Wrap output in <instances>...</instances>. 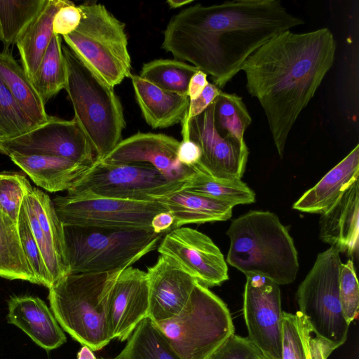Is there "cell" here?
<instances>
[{
  "mask_svg": "<svg viewBox=\"0 0 359 359\" xmlns=\"http://www.w3.org/2000/svg\"><path fill=\"white\" fill-rule=\"evenodd\" d=\"M304 23L278 0L196 4L170 20L161 48L174 59L191 62L222 88L257 48Z\"/></svg>",
  "mask_w": 359,
  "mask_h": 359,
  "instance_id": "obj_1",
  "label": "cell"
},
{
  "mask_svg": "<svg viewBox=\"0 0 359 359\" xmlns=\"http://www.w3.org/2000/svg\"><path fill=\"white\" fill-rule=\"evenodd\" d=\"M336 48L327 27L287 30L261 46L242 67L248 92L264 109L281 158L293 125L333 65Z\"/></svg>",
  "mask_w": 359,
  "mask_h": 359,
  "instance_id": "obj_2",
  "label": "cell"
},
{
  "mask_svg": "<svg viewBox=\"0 0 359 359\" xmlns=\"http://www.w3.org/2000/svg\"><path fill=\"white\" fill-rule=\"evenodd\" d=\"M226 262L247 275L278 285L292 283L299 271L297 251L288 229L269 211L251 210L231 223Z\"/></svg>",
  "mask_w": 359,
  "mask_h": 359,
  "instance_id": "obj_3",
  "label": "cell"
},
{
  "mask_svg": "<svg viewBox=\"0 0 359 359\" xmlns=\"http://www.w3.org/2000/svg\"><path fill=\"white\" fill-rule=\"evenodd\" d=\"M66 65L65 90L73 105L74 119L100 161L121 140L126 123L114 87L100 77L68 46L62 45Z\"/></svg>",
  "mask_w": 359,
  "mask_h": 359,
  "instance_id": "obj_4",
  "label": "cell"
},
{
  "mask_svg": "<svg viewBox=\"0 0 359 359\" xmlns=\"http://www.w3.org/2000/svg\"><path fill=\"white\" fill-rule=\"evenodd\" d=\"M68 274L48 288V300L61 328L93 351L111 340L107 309L113 286L121 272Z\"/></svg>",
  "mask_w": 359,
  "mask_h": 359,
  "instance_id": "obj_5",
  "label": "cell"
},
{
  "mask_svg": "<svg viewBox=\"0 0 359 359\" xmlns=\"http://www.w3.org/2000/svg\"><path fill=\"white\" fill-rule=\"evenodd\" d=\"M69 274L106 273L130 266L157 246L152 230L63 226Z\"/></svg>",
  "mask_w": 359,
  "mask_h": 359,
  "instance_id": "obj_6",
  "label": "cell"
},
{
  "mask_svg": "<svg viewBox=\"0 0 359 359\" xmlns=\"http://www.w3.org/2000/svg\"><path fill=\"white\" fill-rule=\"evenodd\" d=\"M154 323L182 359H207L234 334L225 303L198 282L180 313Z\"/></svg>",
  "mask_w": 359,
  "mask_h": 359,
  "instance_id": "obj_7",
  "label": "cell"
},
{
  "mask_svg": "<svg viewBox=\"0 0 359 359\" xmlns=\"http://www.w3.org/2000/svg\"><path fill=\"white\" fill-rule=\"evenodd\" d=\"M78 7L80 23L62 38L86 64L114 88L132 75L125 24L101 4L86 2Z\"/></svg>",
  "mask_w": 359,
  "mask_h": 359,
  "instance_id": "obj_8",
  "label": "cell"
},
{
  "mask_svg": "<svg viewBox=\"0 0 359 359\" xmlns=\"http://www.w3.org/2000/svg\"><path fill=\"white\" fill-rule=\"evenodd\" d=\"M339 254L332 247L319 253L296 292L299 311L311 332L335 348L345 343L349 328L339 299Z\"/></svg>",
  "mask_w": 359,
  "mask_h": 359,
  "instance_id": "obj_9",
  "label": "cell"
},
{
  "mask_svg": "<svg viewBox=\"0 0 359 359\" xmlns=\"http://www.w3.org/2000/svg\"><path fill=\"white\" fill-rule=\"evenodd\" d=\"M183 184L169 180L149 164H111L95 160L67 195L160 202Z\"/></svg>",
  "mask_w": 359,
  "mask_h": 359,
  "instance_id": "obj_10",
  "label": "cell"
},
{
  "mask_svg": "<svg viewBox=\"0 0 359 359\" xmlns=\"http://www.w3.org/2000/svg\"><path fill=\"white\" fill-rule=\"evenodd\" d=\"M63 226L152 230L151 222L168 211L158 201H135L104 197L57 196L53 200Z\"/></svg>",
  "mask_w": 359,
  "mask_h": 359,
  "instance_id": "obj_11",
  "label": "cell"
},
{
  "mask_svg": "<svg viewBox=\"0 0 359 359\" xmlns=\"http://www.w3.org/2000/svg\"><path fill=\"white\" fill-rule=\"evenodd\" d=\"M214 104L215 100L182 130V140L190 139L201 151L198 163L192 168L217 180L241 179L249 154L247 144L218 133L214 124Z\"/></svg>",
  "mask_w": 359,
  "mask_h": 359,
  "instance_id": "obj_12",
  "label": "cell"
},
{
  "mask_svg": "<svg viewBox=\"0 0 359 359\" xmlns=\"http://www.w3.org/2000/svg\"><path fill=\"white\" fill-rule=\"evenodd\" d=\"M243 316L250 341L269 359H281L282 316L279 285L260 275H247Z\"/></svg>",
  "mask_w": 359,
  "mask_h": 359,
  "instance_id": "obj_13",
  "label": "cell"
},
{
  "mask_svg": "<svg viewBox=\"0 0 359 359\" xmlns=\"http://www.w3.org/2000/svg\"><path fill=\"white\" fill-rule=\"evenodd\" d=\"M0 152L6 155H50L91 165L94 151L74 118L49 116L48 121L20 136L0 141Z\"/></svg>",
  "mask_w": 359,
  "mask_h": 359,
  "instance_id": "obj_14",
  "label": "cell"
},
{
  "mask_svg": "<svg viewBox=\"0 0 359 359\" xmlns=\"http://www.w3.org/2000/svg\"><path fill=\"white\" fill-rule=\"evenodd\" d=\"M158 252L207 287L220 285L229 279L227 264L219 248L196 229L181 226L170 230Z\"/></svg>",
  "mask_w": 359,
  "mask_h": 359,
  "instance_id": "obj_15",
  "label": "cell"
},
{
  "mask_svg": "<svg viewBox=\"0 0 359 359\" xmlns=\"http://www.w3.org/2000/svg\"><path fill=\"white\" fill-rule=\"evenodd\" d=\"M180 144L179 140L165 134L138 132L122 140L99 161L149 164L169 180L184 183L194 170L178 161L177 152Z\"/></svg>",
  "mask_w": 359,
  "mask_h": 359,
  "instance_id": "obj_16",
  "label": "cell"
},
{
  "mask_svg": "<svg viewBox=\"0 0 359 359\" xmlns=\"http://www.w3.org/2000/svg\"><path fill=\"white\" fill-rule=\"evenodd\" d=\"M149 283L147 273L129 266L121 271L111 290L107 325L110 338L127 340L138 324L148 317Z\"/></svg>",
  "mask_w": 359,
  "mask_h": 359,
  "instance_id": "obj_17",
  "label": "cell"
},
{
  "mask_svg": "<svg viewBox=\"0 0 359 359\" xmlns=\"http://www.w3.org/2000/svg\"><path fill=\"white\" fill-rule=\"evenodd\" d=\"M148 318L153 322L166 320L181 311L198 282L170 258L161 255L147 268Z\"/></svg>",
  "mask_w": 359,
  "mask_h": 359,
  "instance_id": "obj_18",
  "label": "cell"
},
{
  "mask_svg": "<svg viewBox=\"0 0 359 359\" xmlns=\"http://www.w3.org/2000/svg\"><path fill=\"white\" fill-rule=\"evenodd\" d=\"M319 238L339 253L357 256L359 248V184L355 181L319 220Z\"/></svg>",
  "mask_w": 359,
  "mask_h": 359,
  "instance_id": "obj_19",
  "label": "cell"
},
{
  "mask_svg": "<svg viewBox=\"0 0 359 359\" xmlns=\"http://www.w3.org/2000/svg\"><path fill=\"white\" fill-rule=\"evenodd\" d=\"M7 321L46 351L60 347L67 340L52 311L39 297H12L8 301Z\"/></svg>",
  "mask_w": 359,
  "mask_h": 359,
  "instance_id": "obj_20",
  "label": "cell"
},
{
  "mask_svg": "<svg viewBox=\"0 0 359 359\" xmlns=\"http://www.w3.org/2000/svg\"><path fill=\"white\" fill-rule=\"evenodd\" d=\"M359 175V144L293 204L303 212L323 215L342 196Z\"/></svg>",
  "mask_w": 359,
  "mask_h": 359,
  "instance_id": "obj_21",
  "label": "cell"
},
{
  "mask_svg": "<svg viewBox=\"0 0 359 359\" xmlns=\"http://www.w3.org/2000/svg\"><path fill=\"white\" fill-rule=\"evenodd\" d=\"M130 78L136 101L149 126L164 128L182 123L188 111L187 95L165 90L139 75Z\"/></svg>",
  "mask_w": 359,
  "mask_h": 359,
  "instance_id": "obj_22",
  "label": "cell"
},
{
  "mask_svg": "<svg viewBox=\"0 0 359 359\" xmlns=\"http://www.w3.org/2000/svg\"><path fill=\"white\" fill-rule=\"evenodd\" d=\"M39 187L50 192L69 190L90 165L50 155H8Z\"/></svg>",
  "mask_w": 359,
  "mask_h": 359,
  "instance_id": "obj_23",
  "label": "cell"
},
{
  "mask_svg": "<svg viewBox=\"0 0 359 359\" xmlns=\"http://www.w3.org/2000/svg\"><path fill=\"white\" fill-rule=\"evenodd\" d=\"M174 217L172 229L190 224L226 221L233 205L229 203L187 192L181 189L160 201Z\"/></svg>",
  "mask_w": 359,
  "mask_h": 359,
  "instance_id": "obj_24",
  "label": "cell"
},
{
  "mask_svg": "<svg viewBox=\"0 0 359 359\" xmlns=\"http://www.w3.org/2000/svg\"><path fill=\"white\" fill-rule=\"evenodd\" d=\"M67 0H46V4L16 43L22 67L31 80L36 72L53 36L55 15Z\"/></svg>",
  "mask_w": 359,
  "mask_h": 359,
  "instance_id": "obj_25",
  "label": "cell"
},
{
  "mask_svg": "<svg viewBox=\"0 0 359 359\" xmlns=\"http://www.w3.org/2000/svg\"><path fill=\"white\" fill-rule=\"evenodd\" d=\"M0 77L20 109L36 126L48 121L45 104L10 50L0 53Z\"/></svg>",
  "mask_w": 359,
  "mask_h": 359,
  "instance_id": "obj_26",
  "label": "cell"
},
{
  "mask_svg": "<svg viewBox=\"0 0 359 359\" xmlns=\"http://www.w3.org/2000/svg\"><path fill=\"white\" fill-rule=\"evenodd\" d=\"M0 277L39 284L22 249L17 223L1 210Z\"/></svg>",
  "mask_w": 359,
  "mask_h": 359,
  "instance_id": "obj_27",
  "label": "cell"
},
{
  "mask_svg": "<svg viewBox=\"0 0 359 359\" xmlns=\"http://www.w3.org/2000/svg\"><path fill=\"white\" fill-rule=\"evenodd\" d=\"M114 359H182L148 317L142 320Z\"/></svg>",
  "mask_w": 359,
  "mask_h": 359,
  "instance_id": "obj_28",
  "label": "cell"
},
{
  "mask_svg": "<svg viewBox=\"0 0 359 359\" xmlns=\"http://www.w3.org/2000/svg\"><path fill=\"white\" fill-rule=\"evenodd\" d=\"M194 170V172L182 186V190L225 201L233 206L255 201V192L241 179L217 180Z\"/></svg>",
  "mask_w": 359,
  "mask_h": 359,
  "instance_id": "obj_29",
  "label": "cell"
},
{
  "mask_svg": "<svg viewBox=\"0 0 359 359\" xmlns=\"http://www.w3.org/2000/svg\"><path fill=\"white\" fill-rule=\"evenodd\" d=\"M31 81L44 104L65 89L67 70L60 36L53 34Z\"/></svg>",
  "mask_w": 359,
  "mask_h": 359,
  "instance_id": "obj_30",
  "label": "cell"
},
{
  "mask_svg": "<svg viewBox=\"0 0 359 359\" xmlns=\"http://www.w3.org/2000/svg\"><path fill=\"white\" fill-rule=\"evenodd\" d=\"M46 0H0V41L4 50L16 44Z\"/></svg>",
  "mask_w": 359,
  "mask_h": 359,
  "instance_id": "obj_31",
  "label": "cell"
},
{
  "mask_svg": "<svg viewBox=\"0 0 359 359\" xmlns=\"http://www.w3.org/2000/svg\"><path fill=\"white\" fill-rule=\"evenodd\" d=\"M198 70L175 59H156L144 63L139 76L165 90L187 95L189 81Z\"/></svg>",
  "mask_w": 359,
  "mask_h": 359,
  "instance_id": "obj_32",
  "label": "cell"
},
{
  "mask_svg": "<svg viewBox=\"0 0 359 359\" xmlns=\"http://www.w3.org/2000/svg\"><path fill=\"white\" fill-rule=\"evenodd\" d=\"M251 122L242 97L222 90L214 104V124L218 133L224 137L245 141L244 133Z\"/></svg>",
  "mask_w": 359,
  "mask_h": 359,
  "instance_id": "obj_33",
  "label": "cell"
},
{
  "mask_svg": "<svg viewBox=\"0 0 359 359\" xmlns=\"http://www.w3.org/2000/svg\"><path fill=\"white\" fill-rule=\"evenodd\" d=\"M25 198L32 206L48 243L67 262L63 225L52 200L48 194L33 187L30 183L27 185Z\"/></svg>",
  "mask_w": 359,
  "mask_h": 359,
  "instance_id": "obj_34",
  "label": "cell"
},
{
  "mask_svg": "<svg viewBox=\"0 0 359 359\" xmlns=\"http://www.w3.org/2000/svg\"><path fill=\"white\" fill-rule=\"evenodd\" d=\"M36 127L0 77V141L20 136Z\"/></svg>",
  "mask_w": 359,
  "mask_h": 359,
  "instance_id": "obj_35",
  "label": "cell"
},
{
  "mask_svg": "<svg viewBox=\"0 0 359 359\" xmlns=\"http://www.w3.org/2000/svg\"><path fill=\"white\" fill-rule=\"evenodd\" d=\"M17 227L22 249L39 285L49 288L52 285L42 255L31 231L27 213L22 204L17 220Z\"/></svg>",
  "mask_w": 359,
  "mask_h": 359,
  "instance_id": "obj_36",
  "label": "cell"
},
{
  "mask_svg": "<svg viewBox=\"0 0 359 359\" xmlns=\"http://www.w3.org/2000/svg\"><path fill=\"white\" fill-rule=\"evenodd\" d=\"M29 184L20 172H0V210L16 223Z\"/></svg>",
  "mask_w": 359,
  "mask_h": 359,
  "instance_id": "obj_37",
  "label": "cell"
},
{
  "mask_svg": "<svg viewBox=\"0 0 359 359\" xmlns=\"http://www.w3.org/2000/svg\"><path fill=\"white\" fill-rule=\"evenodd\" d=\"M281 359H307L299 311L283 312Z\"/></svg>",
  "mask_w": 359,
  "mask_h": 359,
  "instance_id": "obj_38",
  "label": "cell"
},
{
  "mask_svg": "<svg viewBox=\"0 0 359 359\" xmlns=\"http://www.w3.org/2000/svg\"><path fill=\"white\" fill-rule=\"evenodd\" d=\"M339 299L345 319L350 325L355 320L359 309V286L354 264L348 259L342 263L339 273Z\"/></svg>",
  "mask_w": 359,
  "mask_h": 359,
  "instance_id": "obj_39",
  "label": "cell"
},
{
  "mask_svg": "<svg viewBox=\"0 0 359 359\" xmlns=\"http://www.w3.org/2000/svg\"><path fill=\"white\" fill-rule=\"evenodd\" d=\"M264 357L248 337L232 334L207 359H262Z\"/></svg>",
  "mask_w": 359,
  "mask_h": 359,
  "instance_id": "obj_40",
  "label": "cell"
},
{
  "mask_svg": "<svg viewBox=\"0 0 359 359\" xmlns=\"http://www.w3.org/2000/svg\"><path fill=\"white\" fill-rule=\"evenodd\" d=\"M81 18L80 10L72 1L61 7L53 18V34L66 36L73 32L79 26Z\"/></svg>",
  "mask_w": 359,
  "mask_h": 359,
  "instance_id": "obj_41",
  "label": "cell"
},
{
  "mask_svg": "<svg viewBox=\"0 0 359 359\" xmlns=\"http://www.w3.org/2000/svg\"><path fill=\"white\" fill-rule=\"evenodd\" d=\"M222 90L215 84H207L201 94L195 100H189L188 111L182 121V130H184L188 122L203 112L221 93Z\"/></svg>",
  "mask_w": 359,
  "mask_h": 359,
  "instance_id": "obj_42",
  "label": "cell"
},
{
  "mask_svg": "<svg viewBox=\"0 0 359 359\" xmlns=\"http://www.w3.org/2000/svg\"><path fill=\"white\" fill-rule=\"evenodd\" d=\"M300 314L307 359H327L336 348L328 342L317 338L311 332L306 321L301 313Z\"/></svg>",
  "mask_w": 359,
  "mask_h": 359,
  "instance_id": "obj_43",
  "label": "cell"
},
{
  "mask_svg": "<svg viewBox=\"0 0 359 359\" xmlns=\"http://www.w3.org/2000/svg\"><path fill=\"white\" fill-rule=\"evenodd\" d=\"M201 157V149L194 142L190 139L180 142L177 158L182 165L192 168L198 163Z\"/></svg>",
  "mask_w": 359,
  "mask_h": 359,
  "instance_id": "obj_44",
  "label": "cell"
},
{
  "mask_svg": "<svg viewBox=\"0 0 359 359\" xmlns=\"http://www.w3.org/2000/svg\"><path fill=\"white\" fill-rule=\"evenodd\" d=\"M174 220L172 214L169 211L158 212L151 219V229L156 234L164 233L171 230Z\"/></svg>",
  "mask_w": 359,
  "mask_h": 359,
  "instance_id": "obj_45",
  "label": "cell"
},
{
  "mask_svg": "<svg viewBox=\"0 0 359 359\" xmlns=\"http://www.w3.org/2000/svg\"><path fill=\"white\" fill-rule=\"evenodd\" d=\"M207 74L201 70H198L191 77L187 91L189 100L196 99L203 92L208 81Z\"/></svg>",
  "mask_w": 359,
  "mask_h": 359,
  "instance_id": "obj_46",
  "label": "cell"
},
{
  "mask_svg": "<svg viewBox=\"0 0 359 359\" xmlns=\"http://www.w3.org/2000/svg\"><path fill=\"white\" fill-rule=\"evenodd\" d=\"M77 359H97L93 350L88 346L83 345L77 353Z\"/></svg>",
  "mask_w": 359,
  "mask_h": 359,
  "instance_id": "obj_47",
  "label": "cell"
},
{
  "mask_svg": "<svg viewBox=\"0 0 359 359\" xmlns=\"http://www.w3.org/2000/svg\"><path fill=\"white\" fill-rule=\"evenodd\" d=\"M193 0H168L166 3L170 8H177L192 3Z\"/></svg>",
  "mask_w": 359,
  "mask_h": 359,
  "instance_id": "obj_48",
  "label": "cell"
},
{
  "mask_svg": "<svg viewBox=\"0 0 359 359\" xmlns=\"http://www.w3.org/2000/svg\"><path fill=\"white\" fill-rule=\"evenodd\" d=\"M262 359H269V358H267L266 357H264V358H262Z\"/></svg>",
  "mask_w": 359,
  "mask_h": 359,
  "instance_id": "obj_49",
  "label": "cell"
},
{
  "mask_svg": "<svg viewBox=\"0 0 359 359\" xmlns=\"http://www.w3.org/2000/svg\"><path fill=\"white\" fill-rule=\"evenodd\" d=\"M98 359H106V358H98Z\"/></svg>",
  "mask_w": 359,
  "mask_h": 359,
  "instance_id": "obj_50",
  "label": "cell"
},
{
  "mask_svg": "<svg viewBox=\"0 0 359 359\" xmlns=\"http://www.w3.org/2000/svg\"><path fill=\"white\" fill-rule=\"evenodd\" d=\"M0 150H1V147H0Z\"/></svg>",
  "mask_w": 359,
  "mask_h": 359,
  "instance_id": "obj_51",
  "label": "cell"
}]
</instances>
